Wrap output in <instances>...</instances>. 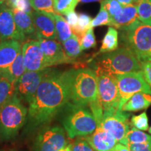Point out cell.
Here are the masks:
<instances>
[{"instance_id": "1", "label": "cell", "mask_w": 151, "mask_h": 151, "mask_svg": "<svg viewBox=\"0 0 151 151\" xmlns=\"http://www.w3.org/2000/svg\"><path fill=\"white\" fill-rule=\"evenodd\" d=\"M69 101V70L62 71L47 68L32 101L28 104L23 134L48 125Z\"/></svg>"}, {"instance_id": "2", "label": "cell", "mask_w": 151, "mask_h": 151, "mask_svg": "<svg viewBox=\"0 0 151 151\" xmlns=\"http://www.w3.org/2000/svg\"><path fill=\"white\" fill-rule=\"evenodd\" d=\"M57 117L70 139L89 136L97 127L96 119L89 107L75 104L70 101Z\"/></svg>"}, {"instance_id": "3", "label": "cell", "mask_w": 151, "mask_h": 151, "mask_svg": "<svg viewBox=\"0 0 151 151\" xmlns=\"http://www.w3.org/2000/svg\"><path fill=\"white\" fill-rule=\"evenodd\" d=\"M93 67L96 74L116 76L141 71V64L134 53L124 46L98 57L93 62Z\"/></svg>"}, {"instance_id": "4", "label": "cell", "mask_w": 151, "mask_h": 151, "mask_svg": "<svg viewBox=\"0 0 151 151\" xmlns=\"http://www.w3.org/2000/svg\"><path fill=\"white\" fill-rule=\"evenodd\" d=\"M69 83L71 102L89 107L99 99L97 76L94 69H69Z\"/></svg>"}, {"instance_id": "5", "label": "cell", "mask_w": 151, "mask_h": 151, "mask_svg": "<svg viewBox=\"0 0 151 151\" xmlns=\"http://www.w3.org/2000/svg\"><path fill=\"white\" fill-rule=\"evenodd\" d=\"M28 108L16 94L0 108V140L10 141L27 122Z\"/></svg>"}, {"instance_id": "6", "label": "cell", "mask_w": 151, "mask_h": 151, "mask_svg": "<svg viewBox=\"0 0 151 151\" xmlns=\"http://www.w3.org/2000/svg\"><path fill=\"white\" fill-rule=\"evenodd\" d=\"M123 46L134 53L141 64L151 60V25L137 20L120 33Z\"/></svg>"}, {"instance_id": "7", "label": "cell", "mask_w": 151, "mask_h": 151, "mask_svg": "<svg viewBox=\"0 0 151 151\" xmlns=\"http://www.w3.org/2000/svg\"><path fill=\"white\" fill-rule=\"evenodd\" d=\"M65 130L59 125H46L39 129L34 139L33 151H58L69 144Z\"/></svg>"}, {"instance_id": "8", "label": "cell", "mask_w": 151, "mask_h": 151, "mask_svg": "<svg viewBox=\"0 0 151 151\" xmlns=\"http://www.w3.org/2000/svg\"><path fill=\"white\" fill-rule=\"evenodd\" d=\"M116 76L120 94V110H122L124 104L134 94L139 92L151 94L150 86L146 83L141 71L118 74Z\"/></svg>"}, {"instance_id": "9", "label": "cell", "mask_w": 151, "mask_h": 151, "mask_svg": "<svg viewBox=\"0 0 151 151\" xmlns=\"http://www.w3.org/2000/svg\"><path fill=\"white\" fill-rule=\"evenodd\" d=\"M129 114L122 110L104 111L102 118L97 125L111 134L118 143L124 144L126 136L130 129Z\"/></svg>"}, {"instance_id": "10", "label": "cell", "mask_w": 151, "mask_h": 151, "mask_svg": "<svg viewBox=\"0 0 151 151\" xmlns=\"http://www.w3.org/2000/svg\"><path fill=\"white\" fill-rule=\"evenodd\" d=\"M97 76L98 98L103 111L119 109L120 94L116 76L101 73L97 74Z\"/></svg>"}, {"instance_id": "11", "label": "cell", "mask_w": 151, "mask_h": 151, "mask_svg": "<svg viewBox=\"0 0 151 151\" xmlns=\"http://www.w3.org/2000/svg\"><path fill=\"white\" fill-rule=\"evenodd\" d=\"M45 70L26 71L16 83V94L28 104L32 101L39 85L43 80Z\"/></svg>"}, {"instance_id": "12", "label": "cell", "mask_w": 151, "mask_h": 151, "mask_svg": "<svg viewBox=\"0 0 151 151\" xmlns=\"http://www.w3.org/2000/svg\"><path fill=\"white\" fill-rule=\"evenodd\" d=\"M22 54L26 71H43L50 67L39 41L29 40L24 42L22 46Z\"/></svg>"}, {"instance_id": "13", "label": "cell", "mask_w": 151, "mask_h": 151, "mask_svg": "<svg viewBox=\"0 0 151 151\" xmlns=\"http://www.w3.org/2000/svg\"><path fill=\"white\" fill-rule=\"evenodd\" d=\"M0 39L1 41L16 40L20 43L26 39L17 27L12 10L4 3L0 4Z\"/></svg>"}, {"instance_id": "14", "label": "cell", "mask_w": 151, "mask_h": 151, "mask_svg": "<svg viewBox=\"0 0 151 151\" xmlns=\"http://www.w3.org/2000/svg\"><path fill=\"white\" fill-rule=\"evenodd\" d=\"M39 44L50 67L63 64H74L73 60L67 55L62 45L56 40L39 39Z\"/></svg>"}, {"instance_id": "15", "label": "cell", "mask_w": 151, "mask_h": 151, "mask_svg": "<svg viewBox=\"0 0 151 151\" xmlns=\"http://www.w3.org/2000/svg\"><path fill=\"white\" fill-rule=\"evenodd\" d=\"M32 18L36 29V36L38 39L56 40L57 32L55 16L33 11Z\"/></svg>"}, {"instance_id": "16", "label": "cell", "mask_w": 151, "mask_h": 151, "mask_svg": "<svg viewBox=\"0 0 151 151\" xmlns=\"http://www.w3.org/2000/svg\"><path fill=\"white\" fill-rule=\"evenodd\" d=\"M95 151H110L118 142L111 134L97 125L92 134L83 137Z\"/></svg>"}, {"instance_id": "17", "label": "cell", "mask_w": 151, "mask_h": 151, "mask_svg": "<svg viewBox=\"0 0 151 151\" xmlns=\"http://www.w3.org/2000/svg\"><path fill=\"white\" fill-rule=\"evenodd\" d=\"M21 43L16 40H8L0 42V69L9 67L20 52Z\"/></svg>"}, {"instance_id": "18", "label": "cell", "mask_w": 151, "mask_h": 151, "mask_svg": "<svg viewBox=\"0 0 151 151\" xmlns=\"http://www.w3.org/2000/svg\"><path fill=\"white\" fill-rule=\"evenodd\" d=\"M137 20H139V17L135 6L134 4L123 6L121 11L111 18L110 27L117 28L122 31L127 29Z\"/></svg>"}, {"instance_id": "19", "label": "cell", "mask_w": 151, "mask_h": 151, "mask_svg": "<svg viewBox=\"0 0 151 151\" xmlns=\"http://www.w3.org/2000/svg\"><path fill=\"white\" fill-rule=\"evenodd\" d=\"M11 10L17 27L25 37L36 34L32 16L16 9H11Z\"/></svg>"}, {"instance_id": "20", "label": "cell", "mask_w": 151, "mask_h": 151, "mask_svg": "<svg viewBox=\"0 0 151 151\" xmlns=\"http://www.w3.org/2000/svg\"><path fill=\"white\" fill-rule=\"evenodd\" d=\"M151 105V94L139 92L134 94L122 106L125 112H136L148 108Z\"/></svg>"}, {"instance_id": "21", "label": "cell", "mask_w": 151, "mask_h": 151, "mask_svg": "<svg viewBox=\"0 0 151 151\" xmlns=\"http://www.w3.org/2000/svg\"><path fill=\"white\" fill-rule=\"evenodd\" d=\"M25 71L26 68L21 52L9 67L6 69H0V75L9 79L12 82L16 83L18 78L21 77Z\"/></svg>"}, {"instance_id": "22", "label": "cell", "mask_w": 151, "mask_h": 151, "mask_svg": "<svg viewBox=\"0 0 151 151\" xmlns=\"http://www.w3.org/2000/svg\"><path fill=\"white\" fill-rule=\"evenodd\" d=\"M118 48V32L113 27H109L102 40L98 54L113 52Z\"/></svg>"}, {"instance_id": "23", "label": "cell", "mask_w": 151, "mask_h": 151, "mask_svg": "<svg viewBox=\"0 0 151 151\" xmlns=\"http://www.w3.org/2000/svg\"><path fill=\"white\" fill-rule=\"evenodd\" d=\"M55 22L57 39L63 43L72 36L73 34L72 29L67 22V20H65L62 15L56 13L55 14Z\"/></svg>"}, {"instance_id": "24", "label": "cell", "mask_w": 151, "mask_h": 151, "mask_svg": "<svg viewBox=\"0 0 151 151\" xmlns=\"http://www.w3.org/2000/svg\"><path fill=\"white\" fill-rule=\"evenodd\" d=\"M16 94V83L0 75V108Z\"/></svg>"}, {"instance_id": "25", "label": "cell", "mask_w": 151, "mask_h": 151, "mask_svg": "<svg viewBox=\"0 0 151 151\" xmlns=\"http://www.w3.org/2000/svg\"><path fill=\"white\" fill-rule=\"evenodd\" d=\"M151 142V136L145 133L143 131H141L132 127L128 132L124 140V146L134 144H143Z\"/></svg>"}, {"instance_id": "26", "label": "cell", "mask_w": 151, "mask_h": 151, "mask_svg": "<svg viewBox=\"0 0 151 151\" xmlns=\"http://www.w3.org/2000/svg\"><path fill=\"white\" fill-rule=\"evenodd\" d=\"M133 4L137 8L139 20L151 25V0H135Z\"/></svg>"}, {"instance_id": "27", "label": "cell", "mask_w": 151, "mask_h": 151, "mask_svg": "<svg viewBox=\"0 0 151 151\" xmlns=\"http://www.w3.org/2000/svg\"><path fill=\"white\" fill-rule=\"evenodd\" d=\"M63 48L67 55L73 60L80 57L82 52L80 39L74 34L63 43Z\"/></svg>"}, {"instance_id": "28", "label": "cell", "mask_w": 151, "mask_h": 151, "mask_svg": "<svg viewBox=\"0 0 151 151\" xmlns=\"http://www.w3.org/2000/svg\"><path fill=\"white\" fill-rule=\"evenodd\" d=\"M92 19L89 15L83 14V13L78 14V24L71 29H72L73 33L79 38L80 41L86 33V32L92 28Z\"/></svg>"}, {"instance_id": "29", "label": "cell", "mask_w": 151, "mask_h": 151, "mask_svg": "<svg viewBox=\"0 0 151 151\" xmlns=\"http://www.w3.org/2000/svg\"><path fill=\"white\" fill-rule=\"evenodd\" d=\"M80 0H53V7L56 14L67 16L74 11Z\"/></svg>"}, {"instance_id": "30", "label": "cell", "mask_w": 151, "mask_h": 151, "mask_svg": "<svg viewBox=\"0 0 151 151\" xmlns=\"http://www.w3.org/2000/svg\"><path fill=\"white\" fill-rule=\"evenodd\" d=\"M32 7L35 11L55 16L53 0H29Z\"/></svg>"}, {"instance_id": "31", "label": "cell", "mask_w": 151, "mask_h": 151, "mask_svg": "<svg viewBox=\"0 0 151 151\" xmlns=\"http://www.w3.org/2000/svg\"><path fill=\"white\" fill-rule=\"evenodd\" d=\"M111 23V18L109 16L108 11H106V9L103 6L101 5L99 12L98 13L97 16L92 20V28L103 25H109L110 27Z\"/></svg>"}, {"instance_id": "32", "label": "cell", "mask_w": 151, "mask_h": 151, "mask_svg": "<svg viewBox=\"0 0 151 151\" xmlns=\"http://www.w3.org/2000/svg\"><path fill=\"white\" fill-rule=\"evenodd\" d=\"M4 4L10 9H16L32 16V7L29 0H8Z\"/></svg>"}, {"instance_id": "33", "label": "cell", "mask_w": 151, "mask_h": 151, "mask_svg": "<svg viewBox=\"0 0 151 151\" xmlns=\"http://www.w3.org/2000/svg\"><path fill=\"white\" fill-rule=\"evenodd\" d=\"M130 124H132V127L141 131L148 130V118L147 113L143 112L138 116H133L131 118Z\"/></svg>"}, {"instance_id": "34", "label": "cell", "mask_w": 151, "mask_h": 151, "mask_svg": "<svg viewBox=\"0 0 151 151\" xmlns=\"http://www.w3.org/2000/svg\"><path fill=\"white\" fill-rule=\"evenodd\" d=\"M101 5L106 9L111 18L118 15L123 7L118 0H102Z\"/></svg>"}, {"instance_id": "35", "label": "cell", "mask_w": 151, "mask_h": 151, "mask_svg": "<svg viewBox=\"0 0 151 151\" xmlns=\"http://www.w3.org/2000/svg\"><path fill=\"white\" fill-rule=\"evenodd\" d=\"M97 45L96 38L94 36L93 28H90L86 32L81 40V48L82 50H86L94 48Z\"/></svg>"}, {"instance_id": "36", "label": "cell", "mask_w": 151, "mask_h": 151, "mask_svg": "<svg viewBox=\"0 0 151 151\" xmlns=\"http://www.w3.org/2000/svg\"><path fill=\"white\" fill-rule=\"evenodd\" d=\"M71 146L72 151H95L83 137L73 141Z\"/></svg>"}, {"instance_id": "37", "label": "cell", "mask_w": 151, "mask_h": 151, "mask_svg": "<svg viewBox=\"0 0 151 151\" xmlns=\"http://www.w3.org/2000/svg\"><path fill=\"white\" fill-rule=\"evenodd\" d=\"M141 71L145 80L151 89V60L141 64Z\"/></svg>"}, {"instance_id": "38", "label": "cell", "mask_w": 151, "mask_h": 151, "mask_svg": "<svg viewBox=\"0 0 151 151\" xmlns=\"http://www.w3.org/2000/svg\"><path fill=\"white\" fill-rule=\"evenodd\" d=\"M127 147L130 151H151V142L143 144L129 145Z\"/></svg>"}, {"instance_id": "39", "label": "cell", "mask_w": 151, "mask_h": 151, "mask_svg": "<svg viewBox=\"0 0 151 151\" xmlns=\"http://www.w3.org/2000/svg\"><path fill=\"white\" fill-rule=\"evenodd\" d=\"M66 17H67V21L71 28L76 26V24H78V14L75 11H71L69 14H68Z\"/></svg>"}, {"instance_id": "40", "label": "cell", "mask_w": 151, "mask_h": 151, "mask_svg": "<svg viewBox=\"0 0 151 151\" xmlns=\"http://www.w3.org/2000/svg\"><path fill=\"white\" fill-rule=\"evenodd\" d=\"M110 151H130V150L126 146L118 143V144Z\"/></svg>"}, {"instance_id": "41", "label": "cell", "mask_w": 151, "mask_h": 151, "mask_svg": "<svg viewBox=\"0 0 151 151\" xmlns=\"http://www.w3.org/2000/svg\"><path fill=\"white\" fill-rule=\"evenodd\" d=\"M122 6H127L129 4H133L135 0H118Z\"/></svg>"}, {"instance_id": "42", "label": "cell", "mask_w": 151, "mask_h": 151, "mask_svg": "<svg viewBox=\"0 0 151 151\" xmlns=\"http://www.w3.org/2000/svg\"><path fill=\"white\" fill-rule=\"evenodd\" d=\"M58 151H72V150H71V144L67 145V146L63 147V148H61L60 150H58Z\"/></svg>"}, {"instance_id": "43", "label": "cell", "mask_w": 151, "mask_h": 151, "mask_svg": "<svg viewBox=\"0 0 151 151\" xmlns=\"http://www.w3.org/2000/svg\"><path fill=\"white\" fill-rule=\"evenodd\" d=\"M102 0H80V2L82 3H90L95 2V1H101Z\"/></svg>"}, {"instance_id": "44", "label": "cell", "mask_w": 151, "mask_h": 151, "mask_svg": "<svg viewBox=\"0 0 151 151\" xmlns=\"http://www.w3.org/2000/svg\"><path fill=\"white\" fill-rule=\"evenodd\" d=\"M0 151H16L14 149H2Z\"/></svg>"}, {"instance_id": "45", "label": "cell", "mask_w": 151, "mask_h": 151, "mask_svg": "<svg viewBox=\"0 0 151 151\" xmlns=\"http://www.w3.org/2000/svg\"><path fill=\"white\" fill-rule=\"evenodd\" d=\"M6 0H0V4H4L5 3Z\"/></svg>"}, {"instance_id": "46", "label": "cell", "mask_w": 151, "mask_h": 151, "mask_svg": "<svg viewBox=\"0 0 151 151\" xmlns=\"http://www.w3.org/2000/svg\"><path fill=\"white\" fill-rule=\"evenodd\" d=\"M148 132H149V133H150V134H151V127L148 129Z\"/></svg>"}, {"instance_id": "47", "label": "cell", "mask_w": 151, "mask_h": 151, "mask_svg": "<svg viewBox=\"0 0 151 151\" xmlns=\"http://www.w3.org/2000/svg\"><path fill=\"white\" fill-rule=\"evenodd\" d=\"M6 1H8V0H6Z\"/></svg>"}, {"instance_id": "48", "label": "cell", "mask_w": 151, "mask_h": 151, "mask_svg": "<svg viewBox=\"0 0 151 151\" xmlns=\"http://www.w3.org/2000/svg\"><path fill=\"white\" fill-rule=\"evenodd\" d=\"M0 42H1V39H0Z\"/></svg>"}]
</instances>
